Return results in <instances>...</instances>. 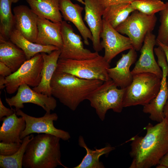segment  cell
I'll use <instances>...</instances> for the list:
<instances>
[{
  "label": "cell",
  "mask_w": 168,
  "mask_h": 168,
  "mask_svg": "<svg viewBox=\"0 0 168 168\" xmlns=\"http://www.w3.org/2000/svg\"><path fill=\"white\" fill-rule=\"evenodd\" d=\"M144 136L132 138L129 168H150L156 166L168 152V124L164 118L153 126L149 123Z\"/></svg>",
  "instance_id": "1"
},
{
  "label": "cell",
  "mask_w": 168,
  "mask_h": 168,
  "mask_svg": "<svg viewBox=\"0 0 168 168\" xmlns=\"http://www.w3.org/2000/svg\"><path fill=\"white\" fill-rule=\"evenodd\" d=\"M103 82L100 80L81 78L56 70L50 82L52 95L70 110L75 111Z\"/></svg>",
  "instance_id": "2"
},
{
  "label": "cell",
  "mask_w": 168,
  "mask_h": 168,
  "mask_svg": "<svg viewBox=\"0 0 168 168\" xmlns=\"http://www.w3.org/2000/svg\"><path fill=\"white\" fill-rule=\"evenodd\" d=\"M60 138L47 134L40 133L28 144L24 156V168H67L61 161Z\"/></svg>",
  "instance_id": "3"
},
{
  "label": "cell",
  "mask_w": 168,
  "mask_h": 168,
  "mask_svg": "<svg viewBox=\"0 0 168 168\" xmlns=\"http://www.w3.org/2000/svg\"><path fill=\"white\" fill-rule=\"evenodd\" d=\"M161 79L150 73L133 75L131 83L125 88L123 107L137 105L143 106L149 103L159 91Z\"/></svg>",
  "instance_id": "4"
},
{
  "label": "cell",
  "mask_w": 168,
  "mask_h": 168,
  "mask_svg": "<svg viewBox=\"0 0 168 168\" xmlns=\"http://www.w3.org/2000/svg\"><path fill=\"white\" fill-rule=\"evenodd\" d=\"M110 63L104 56L99 55L91 59L75 60L59 58L56 70L87 80H110L107 69Z\"/></svg>",
  "instance_id": "5"
},
{
  "label": "cell",
  "mask_w": 168,
  "mask_h": 168,
  "mask_svg": "<svg viewBox=\"0 0 168 168\" xmlns=\"http://www.w3.org/2000/svg\"><path fill=\"white\" fill-rule=\"evenodd\" d=\"M118 87L111 79L104 82L92 91L87 98L101 121L104 120L109 110L118 113L122 111L125 89Z\"/></svg>",
  "instance_id": "6"
},
{
  "label": "cell",
  "mask_w": 168,
  "mask_h": 168,
  "mask_svg": "<svg viewBox=\"0 0 168 168\" xmlns=\"http://www.w3.org/2000/svg\"><path fill=\"white\" fill-rule=\"evenodd\" d=\"M157 20L155 15H147L135 10L115 29L120 33L127 35L132 42L133 48L138 51L146 35L154 29Z\"/></svg>",
  "instance_id": "7"
},
{
  "label": "cell",
  "mask_w": 168,
  "mask_h": 168,
  "mask_svg": "<svg viewBox=\"0 0 168 168\" xmlns=\"http://www.w3.org/2000/svg\"><path fill=\"white\" fill-rule=\"evenodd\" d=\"M43 59L41 53L26 60L15 72L5 77V90L10 94L17 91L19 86L26 84L33 87L40 84Z\"/></svg>",
  "instance_id": "8"
},
{
  "label": "cell",
  "mask_w": 168,
  "mask_h": 168,
  "mask_svg": "<svg viewBox=\"0 0 168 168\" xmlns=\"http://www.w3.org/2000/svg\"><path fill=\"white\" fill-rule=\"evenodd\" d=\"M154 52L157 58V63L162 72L159 91L156 96L149 103L143 106L142 111L149 114L152 120L160 122L164 119V109L168 99L167 77L168 66L165 53L160 46L154 48Z\"/></svg>",
  "instance_id": "9"
},
{
  "label": "cell",
  "mask_w": 168,
  "mask_h": 168,
  "mask_svg": "<svg viewBox=\"0 0 168 168\" xmlns=\"http://www.w3.org/2000/svg\"><path fill=\"white\" fill-rule=\"evenodd\" d=\"M16 112L17 116L23 117L26 122L25 128L20 135L22 140L33 133L49 134L64 141L68 140L71 138L68 132L57 128L54 126V121L57 120L58 118L55 113L46 112L42 117H35L26 114L21 109Z\"/></svg>",
  "instance_id": "10"
},
{
  "label": "cell",
  "mask_w": 168,
  "mask_h": 168,
  "mask_svg": "<svg viewBox=\"0 0 168 168\" xmlns=\"http://www.w3.org/2000/svg\"><path fill=\"white\" fill-rule=\"evenodd\" d=\"M63 45L59 58L81 60L94 58L99 55L84 47L81 37L75 33L72 26L66 21L61 23Z\"/></svg>",
  "instance_id": "11"
},
{
  "label": "cell",
  "mask_w": 168,
  "mask_h": 168,
  "mask_svg": "<svg viewBox=\"0 0 168 168\" xmlns=\"http://www.w3.org/2000/svg\"><path fill=\"white\" fill-rule=\"evenodd\" d=\"M6 102L10 107L14 106L15 111L24 107V104L31 103L41 107L46 113H50L57 105L56 99L53 96L37 92L26 84L21 85L15 95L6 98Z\"/></svg>",
  "instance_id": "12"
},
{
  "label": "cell",
  "mask_w": 168,
  "mask_h": 168,
  "mask_svg": "<svg viewBox=\"0 0 168 168\" xmlns=\"http://www.w3.org/2000/svg\"><path fill=\"white\" fill-rule=\"evenodd\" d=\"M103 28L100 35L101 46L105 49L103 56L110 63L116 55L125 50L133 48L128 37L122 35L108 23L103 20Z\"/></svg>",
  "instance_id": "13"
},
{
  "label": "cell",
  "mask_w": 168,
  "mask_h": 168,
  "mask_svg": "<svg viewBox=\"0 0 168 168\" xmlns=\"http://www.w3.org/2000/svg\"><path fill=\"white\" fill-rule=\"evenodd\" d=\"M156 38L152 32L146 35L140 50L141 54L135 66L131 71L133 75L143 73L154 74L161 79L162 72L154 57V47L156 45Z\"/></svg>",
  "instance_id": "14"
},
{
  "label": "cell",
  "mask_w": 168,
  "mask_h": 168,
  "mask_svg": "<svg viewBox=\"0 0 168 168\" xmlns=\"http://www.w3.org/2000/svg\"><path fill=\"white\" fill-rule=\"evenodd\" d=\"M85 14L84 20L87 24L92 36L93 48L99 52L103 48L100 35L103 28L102 16L105 9L98 0H83Z\"/></svg>",
  "instance_id": "15"
},
{
  "label": "cell",
  "mask_w": 168,
  "mask_h": 168,
  "mask_svg": "<svg viewBox=\"0 0 168 168\" xmlns=\"http://www.w3.org/2000/svg\"><path fill=\"white\" fill-rule=\"evenodd\" d=\"M13 12L15 28L26 39L35 43L38 34V16L25 5L15 7Z\"/></svg>",
  "instance_id": "16"
},
{
  "label": "cell",
  "mask_w": 168,
  "mask_h": 168,
  "mask_svg": "<svg viewBox=\"0 0 168 168\" xmlns=\"http://www.w3.org/2000/svg\"><path fill=\"white\" fill-rule=\"evenodd\" d=\"M136 51L133 48L129 49L127 53L122 54L115 67L107 69L110 79L120 88H126L132 81L133 75L130 68L136 60Z\"/></svg>",
  "instance_id": "17"
},
{
  "label": "cell",
  "mask_w": 168,
  "mask_h": 168,
  "mask_svg": "<svg viewBox=\"0 0 168 168\" xmlns=\"http://www.w3.org/2000/svg\"><path fill=\"white\" fill-rule=\"evenodd\" d=\"M59 7L63 18L66 21L72 22L82 36L84 44H89L92 36L90 29L86 26L82 17L84 8L79 5L73 3L71 0H58Z\"/></svg>",
  "instance_id": "18"
},
{
  "label": "cell",
  "mask_w": 168,
  "mask_h": 168,
  "mask_svg": "<svg viewBox=\"0 0 168 168\" xmlns=\"http://www.w3.org/2000/svg\"><path fill=\"white\" fill-rule=\"evenodd\" d=\"M35 43L44 45H53L60 49L63 45L61 23L53 22L39 17Z\"/></svg>",
  "instance_id": "19"
},
{
  "label": "cell",
  "mask_w": 168,
  "mask_h": 168,
  "mask_svg": "<svg viewBox=\"0 0 168 168\" xmlns=\"http://www.w3.org/2000/svg\"><path fill=\"white\" fill-rule=\"evenodd\" d=\"M41 53L43 59V66L41 72V80L38 85L32 89L37 92L52 96L50 82L57 68L61 49L54 50L49 54Z\"/></svg>",
  "instance_id": "20"
},
{
  "label": "cell",
  "mask_w": 168,
  "mask_h": 168,
  "mask_svg": "<svg viewBox=\"0 0 168 168\" xmlns=\"http://www.w3.org/2000/svg\"><path fill=\"white\" fill-rule=\"evenodd\" d=\"M17 116L15 112L13 114L3 117L0 120L2 121L0 128V142L22 143L23 140L20 138V135L25 128L26 123L23 117H18Z\"/></svg>",
  "instance_id": "21"
},
{
  "label": "cell",
  "mask_w": 168,
  "mask_h": 168,
  "mask_svg": "<svg viewBox=\"0 0 168 168\" xmlns=\"http://www.w3.org/2000/svg\"><path fill=\"white\" fill-rule=\"evenodd\" d=\"M27 60L23 51L10 40L0 41V62L8 67L12 73Z\"/></svg>",
  "instance_id": "22"
},
{
  "label": "cell",
  "mask_w": 168,
  "mask_h": 168,
  "mask_svg": "<svg viewBox=\"0 0 168 168\" xmlns=\"http://www.w3.org/2000/svg\"><path fill=\"white\" fill-rule=\"evenodd\" d=\"M31 9L38 16L56 23L63 21L58 0H26Z\"/></svg>",
  "instance_id": "23"
},
{
  "label": "cell",
  "mask_w": 168,
  "mask_h": 168,
  "mask_svg": "<svg viewBox=\"0 0 168 168\" xmlns=\"http://www.w3.org/2000/svg\"><path fill=\"white\" fill-rule=\"evenodd\" d=\"M9 40L23 51L27 60L37 54L45 53L49 54L54 50L59 49L53 45H44L32 42L25 38L15 28L11 32Z\"/></svg>",
  "instance_id": "24"
},
{
  "label": "cell",
  "mask_w": 168,
  "mask_h": 168,
  "mask_svg": "<svg viewBox=\"0 0 168 168\" xmlns=\"http://www.w3.org/2000/svg\"><path fill=\"white\" fill-rule=\"evenodd\" d=\"M78 143L80 147L85 149L86 154L81 162L74 168H104V165L99 160L100 157L103 155H108L115 149L114 147L108 145L100 149L91 150L87 147L82 136L79 137Z\"/></svg>",
  "instance_id": "25"
},
{
  "label": "cell",
  "mask_w": 168,
  "mask_h": 168,
  "mask_svg": "<svg viewBox=\"0 0 168 168\" xmlns=\"http://www.w3.org/2000/svg\"><path fill=\"white\" fill-rule=\"evenodd\" d=\"M135 10L132 7L131 3L111 6L105 8L102 19L115 29Z\"/></svg>",
  "instance_id": "26"
},
{
  "label": "cell",
  "mask_w": 168,
  "mask_h": 168,
  "mask_svg": "<svg viewBox=\"0 0 168 168\" xmlns=\"http://www.w3.org/2000/svg\"><path fill=\"white\" fill-rule=\"evenodd\" d=\"M11 0H0V41L9 40L15 28V19L12 12Z\"/></svg>",
  "instance_id": "27"
},
{
  "label": "cell",
  "mask_w": 168,
  "mask_h": 168,
  "mask_svg": "<svg viewBox=\"0 0 168 168\" xmlns=\"http://www.w3.org/2000/svg\"><path fill=\"white\" fill-rule=\"evenodd\" d=\"M34 137V135L32 134L25 137L20 148L14 154L10 156L0 155V168H22L26 147Z\"/></svg>",
  "instance_id": "28"
},
{
  "label": "cell",
  "mask_w": 168,
  "mask_h": 168,
  "mask_svg": "<svg viewBox=\"0 0 168 168\" xmlns=\"http://www.w3.org/2000/svg\"><path fill=\"white\" fill-rule=\"evenodd\" d=\"M131 5L135 10L149 16L155 15L166 6V3L160 0H136Z\"/></svg>",
  "instance_id": "29"
},
{
  "label": "cell",
  "mask_w": 168,
  "mask_h": 168,
  "mask_svg": "<svg viewBox=\"0 0 168 168\" xmlns=\"http://www.w3.org/2000/svg\"><path fill=\"white\" fill-rule=\"evenodd\" d=\"M165 8L160 12V25L156 41L166 45L168 43V2Z\"/></svg>",
  "instance_id": "30"
},
{
  "label": "cell",
  "mask_w": 168,
  "mask_h": 168,
  "mask_svg": "<svg viewBox=\"0 0 168 168\" xmlns=\"http://www.w3.org/2000/svg\"><path fill=\"white\" fill-rule=\"evenodd\" d=\"M21 143L18 142H0V155L10 156L16 152L20 149Z\"/></svg>",
  "instance_id": "31"
},
{
  "label": "cell",
  "mask_w": 168,
  "mask_h": 168,
  "mask_svg": "<svg viewBox=\"0 0 168 168\" xmlns=\"http://www.w3.org/2000/svg\"><path fill=\"white\" fill-rule=\"evenodd\" d=\"M136 0H98L100 4L104 8L120 4L131 3Z\"/></svg>",
  "instance_id": "32"
},
{
  "label": "cell",
  "mask_w": 168,
  "mask_h": 168,
  "mask_svg": "<svg viewBox=\"0 0 168 168\" xmlns=\"http://www.w3.org/2000/svg\"><path fill=\"white\" fill-rule=\"evenodd\" d=\"M15 110L9 109L6 107L3 104L1 99L0 98V119L4 117H8L13 114L15 112Z\"/></svg>",
  "instance_id": "33"
},
{
  "label": "cell",
  "mask_w": 168,
  "mask_h": 168,
  "mask_svg": "<svg viewBox=\"0 0 168 168\" xmlns=\"http://www.w3.org/2000/svg\"><path fill=\"white\" fill-rule=\"evenodd\" d=\"M12 73L11 69L4 63L0 62V75L6 77Z\"/></svg>",
  "instance_id": "34"
},
{
  "label": "cell",
  "mask_w": 168,
  "mask_h": 168,
  "mask_svg": "<svg viewBox=\"0 0 168 168\" xmlns=\"http://www.w3.org/2000/svg\"><path fill=\"white\" fill-rule=\"evenodd\" d=\"M156 45L160 47L163 50L165 53L168 66V46L158 41H156ZM167 83L168 86V79L167 81Z\"/></svg>",
  "instance_id": "35"
},
{
  "label": "cell",
  "mask_w": 168,
  "mask_h": 168,
  "mask_svg": "<svg viewBox=\"0 0 168 168\" xmlns=\"http://www.w3.org/2000/svg\"><path fill=\"white\" fill-rule=\"evenodd\" d=\"M158 164L163 166L165 168H168V152L161 159Z\"/></svg>",
  "instance_id": "36"
},
{
  "label": "cell",
  "mask_w": 168,
  "mask_h": 168,
  "mask_svg": "<svg viewBox=\"0 0 168 168\" xmlns=\"http://www.w3.org/2000/svg\"><path fill=\"white\" fill-rule=\"evenodd\" d=\"M164 118L168 124V99L164 108Z\"/></svg>",
  "instance_id": "37"
},
{
  "label": "cell",
  "mask_w": 168,
  "mask_h": 168,
  "mask_svg": "<svg viewBox=\"0 0 168 168\" xmlns=\"http://www.w3.org/2000/svg\"><path fill=\"white\" fill-rule=\"evenodd\" d=\"M5 77L2 76H0V89H2L5 87Z\"/></svg>",
  "instance_id": "38"
},
{
  "label": "cell",
  "mask_w": 168,
  "mask_h": 168,
  "mask_svg": "<svg viewBox=\"0 0 168 168\" xmlns=\"http://www.w3.org/2000/svg\"><path fill=\"white\" fill-rule=\"evenodd\" d=\"M20 0H11L12 3H15L19 1Z\"/></svg>",
  "instance_id": "39"
},
{
  "label": "cell",
  "mask_w": 168,
  "mask_h": 168,
  "mask_svg": "<svg viewBox=\"0 0 168 168\" xmlns=\"http://www.w3.org/2000/svg\"><path fill=\"white\" fill-rule=\"evenodd\" d=\"M166 45H167V46H168V43Z\"/></svg>",
  "instance_id": "40"
}]
</instances>
